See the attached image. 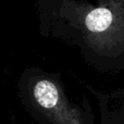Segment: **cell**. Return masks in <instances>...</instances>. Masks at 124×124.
Wrapping results in <instances>:
<instances>
[{
  "label": "cell",
  "mask_w": 124,
  "mask_h": 124,
  "mask_svg": "<svg viewBox=\"0 0 124 124\" xmlns=\"http://www.w3.org/2000/svg\"><path fill=\"white\" fill-rule=\"evenodd\" d=\"M113 15L111 11L106 8H98L93 10L86 16V27L90 32H103L111 25Z\"/></svg>",
  "instance_id": "cell-2"
},
{
  "label": "cell",
  "mask_w": 124,
  "mask_h": 124,
  "mask_svg": "<svg viewBox=\"0 0 124 124\" xmlns=\"http://www.w3.org/2000/svg\"><path fill=\"white\" fill-rule=\"evenodd\" d=\"M34 95L37 102L46 109L54 108L59 100V93L57 87L51 82L46 79H43L36 84L34 88Z\"/></svg>",
  "instance_id": "cell-1"
}]
</instances>
